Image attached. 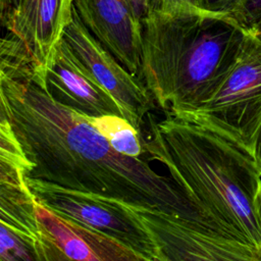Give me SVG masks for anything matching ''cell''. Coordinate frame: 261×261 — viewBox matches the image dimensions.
<instances>
[{
	"instance_id": "obj_4",
	"label": "cell",
	"mask_w": 261,
	"mask_h": 261,
	"mask_svg": "<svg viewBox=\"0 0 261 261\" xmlns=\"http://www.w3.org/2000/svg\"><path fill=\"white\" fill-rule=\"evenodd\" d=\"M73 0H18L1 19L0 66L44 76L55 46L72 18Z\"/></svg>"
},
{
	"instance_id": "obj_1",
	"label": "cell",
	"mask_w": 261,
	"mask_h": 261,
	"mask_svg": "<svg viewBox=\"0 0 261 261\" xmlns=\"http://www.w3.org/2000/svg\"><path fill=\"white\" fill-rule=\"evenodd\" d=\"M0 116L9 121L30 163L25 178L158 210L229 237L170 177L142 158L116 152L88 116L55 101L42 75L0 66Z\"/></svg>"
},
{
	"instance_id": "obj_23",
	"label": "cell",
	"mask_w": 261,
	"mask_h": 261,
	"mask_svg": "<svg viewBox=\"0 0 261 261\" xmlns=\"http://www.w3.org/2000/svg\"><path fill=\"white\" fill-rule=\"evenodd\" d=\"M255 33L258 35V37H260V38H261V27H260V28H259Z\"/></svg>"
},
{
	"instance_id": "obj_20",
	"label": "cell",
	"mask_w": 261,
	"mask_h": 261,
	"mask_svg": "<svg viewBox=\"0 0 261 261\" xmlns=\"http://www.w3.org/2000/svg\"><path fill=\"white\" fill-rule=\"evenodd\" d=\"M18 0H0V19H3L16 5Z\"/></svg>"
},
{
	"instance_id": "obj_19",
	"label": "cell",
	"mask_w": 261,
	"mask_h": 261,
	"mask_svg": "<svg viewBox=\"0 0 261 261\" xmlns=\"http://www.w3.org/2000/svg\"><path fill=\"white\" fill-rule=\"evenodd\" d=\"M135 16L142 21L150 12L148 0H126Z\"/></svg>"
},
{
	"instance_id": "obj_2",
	"label": "cell",
	"mask_w": 261,
	"mask_h": 261,
	"mask_svg": "<svg viewBox=\"0 0 261 261\" xmlns=\"http://www.w3.org/2000/svg\"><path fill=\"white\" fill-rule=\"evenodd\" d=\"M145 153L230 237L261 250V162L236 136L197 111L150 118Z\"/></svg>"
},
{
	"instance_id": "obj_12",
	"label": "cell",
	"mask_w": 261,
	"mask_h": 261,
	"mask_svg": "<svg viewBox=\"0 0 261 261\" xmlns=\"http://www.w3.org/2000/svg\"><path fill=\"white\" fill-rule=\"evenodd\" d=\"M0 222L40 240L37 200L27 184L25 169L3 161H0Z\"/></svg>"
},
{
	"instance_id": "obj_22",
	"label": "cell",
	"mask_w": 261,
	"mask_h": 261,
	"mask_svg": "<svg viewBox=\"0 0 261 261\" xmlns=\"http://www.w3.org/2000/svg\"><path fill=\"white\" fill-rule=\"evenodd\" d=\"M255 151H256V155L258 156L260 162H261V129L258 134V138H257V142H256V148H255Z\"/></svg>"
},
{
	"instance_id": "obj_17",
	"label": "cell",
	"mask_w": 261,
	"mask_h": 261,
	"mask_svg": "<svg viewBox=\"0 0 261 261\" xmlns=\"http://www.w3.org/2000/svg\"><path fill=\"white\" fill-rule=\"evenodd\" d=\"M237 0H200V8L215 12V13H228Z\"/></svg>"
},
{
	"instance_id": "obj_21",
	"label": "cell",
	"mask_w": 261,
	"mask_h": 261,
	"mask_svg": "<svg viewBox=\"0 0 261 261\" xmlns=\"http://www.w3.org/2000/svg\"><path fill=\"white\" fill-rule=\"evenodd\" d=\"M161 2H162V0H148L150 11L158 10L161 6Z\"/></svg>"
},
{
	"instance_id": "obj_15",
	"label": "cell",
	"mask_w": 261,
	"mask_h": 261,
	"mask_svg": "<svg viewBox=\"0 0 261 261\" xmlns=\"http://www.w3.org/2000/svg\"><path fill=\"white\" fill-rule=\"evenodd\" d=\"M228 13L247 32L261 27V0H237Z\"/></svg>"
},
{
	"instance_id": "obj_3",
	"label": "cell",
	"mask_w": 261,
	"mask_h": 261,
	"mask_svg": "<svg viewBox=\"0 0 261 261\" xmlns=\"http://www.w3.org/2000/svg\"><path fill=\"white\" fill-rule=\"evenodd\" d=\"M141 81L166 111H196L220 87L247 31L229 13L153 10L141 21Z\"/></svg>"
},
{
	"instance_id": "obj_16",
	"label": "cell",
	"mask_w": 261,
	"mask_h": 261,
	"mask_svg": "<svg viewBox=\"0 0 261 261\" xmlns=\"http://www.w3.org/2000/svg\"><path fill=\"white\" fill-rule=\"evenodd\" d=\"M40 244L44 253L45 261H72L43 230H41Z\"/></svg>"
},
{
	"instance_id": "obj_24",
	"label": "cell",
	"mask_w": 261,
	"mask_h": 261,
	"mask_svg": "<svg viewBox=\"0 0 261 261\" xmlns=\"http://www.w3.org/2000/svg\"><path fill=\"white\" fill-rule=\"evenodd\" d=\"M157 261H160V260H157Z\"/></svg>"
},
{
	"instance_id": "obj_5",
	"label": "cell",
	"mask_w": 261,
	"mask_h": 261,
	"mask_svg": "<svg viewBox=\"0 0 261 261\" xmlns=\"http://www.w3.org/2000/svg\"><path fill=\"white\" fill-rule=\"evenodd\" d=\"M37 202L68 221L109 236L149 261L157 249L142 221L123 203L25 178Z\"/></svg>"
},
{
	"instance_id": "obj_11",
	"label": "cell",
	"mask_w": 261,
	"mask_h": 261,
	"mask_svg": "<svg viewBox=\"0 0 261 261\" xmlns=\"http://www.w3.org/2000/svg\"><path fill=\"white\" fill-rule=\"evenodd\" d=\"M41 230L72 261H149L117 240L63 219L37 202Z\"/></svg>"
},
{
	"instance_id": "obj_9",
	"label": "cell",
	"mask_w": 261,
	"mask_h": 261,
	"mask_svg": "<svg viewBox=\"0 0 261 261\" xmlns=\"http://www.w3.org/2000/svg\"><path fill=\"white\" fill-rule=\"evenodd\" d=\"M44 86L55 101L88 117L122 116L116 101L94 80L63 38L48 59Z\"/></svg>"
},
{
	"instance_id": "obj_13",
	"label": "cell",
	"mask_w": 261,
	"mask_h": 261,
	"mask_svg": "<svg viewBox=\"0 0 261 261\" xmlns=\"http://www.w3.org/2000/svg\"><path fill=\"white\" fill-rule=\"evenodd\" d=\"M89 120L116 152L135 158L145 153L141 133L124 117L110 114L89 117Z\"/></svg>"
},
{
	"instance_id": "obj_10",
	"label": "cell",
	"mask_w": 261,
	"mask_h": 261,
	"mask_svg": "<svg viewBox=\"0 0 261 261\" xmlns=\"http://www.w3.org/2000/svg\"><path fill=\"white\" fill-rule=\"evenodd\" d=\"M89 32L132 74L141 80L142 23L126 0H73Z\"/></svg>"
},
{
	"instance_id": "obj_18",
	"label": "cell",
	"mask_w": 261,
	"mask_h": 261,
	"mask_svg": "<svg viewBox=\"0 0 261 261\" xmlns=\"http://www.w3.org/2000/svg\"><path fill=\"white\" fill-rule=\"evenodd\" d=\"M188 7L200 8V0H162L161 6L158 10H161L164 12H170V11L188 8Z\"/></svg>"
},
{
	"instance_id": "obj_8",
	"label": "cell",
	"mask_w": 261,
	"mask_h": 261,
	"mask_svg": "<svg viewBox=\"0 0 261 261\" xmlns=\"http://www.w3.org/2000/svg\"><path fill=\"white\" fill-rule=\"evenodd\" d=\"M62 38L94 80L116 101L122 116L141 133L144 117L154 108V98L145 84L102 46L74 8Z\"/></svg>"
},
{
	"instance_id": "obj_14",
	"label": "cell",
	"mask_w": 261,
	"mask_h": 261,
	"mask_svg": "<svg viewBox=\"0 0 261 261\" xmlns=\"http://www.w3.org/2000/svg\"><path fill=\"white\" fill-rule=\"evenodd\" d=\"M0 261H45L40 240L0 222Z\"/></svg>"
},
{
	"instance_id": "obj_6",
	"label": "cell",
	"mask_w": 261,
	"mask_h": 261,
	"mask_svg": "<svg viewBox=\"0 0 261 261\" xmlns=\"http://www.w3.org/2000/svg\"><path fill=\"white\" fill-rule=\"evenodd\" d=\"M255 153L261 129V38L247 32L241 51L212 98L200 109Z\"/></svg>"
},
{
	"instance_id": "obj_7",
	"label": "cell",
	"mask_w": 261,
	"mask_h": 261,
	"mask_svg": "<svg viewBox=\"0 0 261 261\" xmlns=\"http://www.w3.org/2000/svg\"><path fill=\"white\" fill-rule=\"evenodd\" d=\"M125 206L150 233L160 261H261V250L247 243L202 230L158 210Z\"/></svg>"
}]
</instances>
